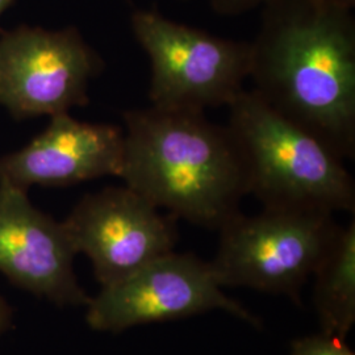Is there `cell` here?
<instances>
[{"instance_id":"1","label":"cell","mask_w":355,"mask_h":355,"mask_svg":"<svg viewBox=\"0 0 355 355\" xmlns=\"http://www.w3.org/2000/svg\"><path fill=\"white\" fill-rule=\"evenodd\" d=\"M253 92L341 158L355 154V20L322 0H267Z\"/></svg>"},{"instance_id":"2","label":"cell","mask_w":355,"mask_h":355,"mask_svg":"<svg viewBox=\"0 0 355 355\" xmlns=\"http://www.w3.org/2000/svg\"><path fill=\"white\" fill-rule=\"evenodd\" d=\"M120 177L157 208L220 229L249 195L241 148L228 127L204 112L149 107L124 114Z\"/></svg>"},{"instance_id":"3","label":"cell","mask_w":355,"mask_h":355,"mask_svg":"<svg viewBox=\"0 0 355 355\" xmlns=\"http://www.w3.org/2000/svg\"><path fill=\"white\" fill-rule=\"evenodd\" d=\"M228 107V128L246 161L249 193L263 208L354 212V180L324 142L253 91H243Z\"/></svg>"},{"instance_id":"4","label":"cell","mask_w":355,"mask_h":355,"mask_svg":"<svg viewBox=\"0 0 355 355\" xmlns=\"http://www.w3.org/2000/svg\"><path fill=\"white\" fill-rule=\"evenodd\" d=\"M337 229L333 215L322 212H239L218 229L220 245L211 263L223 287L286 295L299 304Z\"/></svg>"},{"instance_id":"5","label":"cell","mask_w":355,"mask_h":355,"mask_svg":"<svg viewBox=\"0 0 355 355\" xmlns=\"http://www.w3.org/2000/svg\"><path fill=\"white\" fill-rule=\"evenodd\" d=\"M130 26L150 61L154 107L204 112L229 105L245 91L252 44L209 35L155 10L135 11Z\"/></svg>"},{"instance_id":"6","label":"cell","mask_w":355,"mask_h":355,"mask_svg":"<svg viewBox=\"0 0 355 355\" xmlns=\"http://www.w3.org/2000/svg\"><path fill=\"white\" fill-rule=\"evenodd\" d=\"M102 58L74 26H19L0 36V105L13 119L69 112L89 103Z\"/></svg>"},{"instance_id":"7","label":"cell","mask_w":355,"mask_h":355,"mask_svg":"<svg viewBox=\"0 0 355 355\" xmlns=\"http://www.w3.org/2000/svg\"><path fill=\"white\" fill-rule=\"evenodd\" d=\"M211 262L174 250L102 287L89 299L86 321L96 331L123 330L220 309L255 328L261 321L223 291Z\"/></svg>"},{"instance_id":"8","label":"cell","mask_w":355,"mask_h":355,"mask_svg":"<svg viewBox=\"0 0 355 355\" xmlns=\"http://www.w3.org/2000/svg\"><path fill=\"white\" fill-rule=\"evenodd\" d=\"M175 220L124 186L87 193L62 223L76 253L89 257L96 279L107 287L173 252Z\"/></svg>"},{"instance_id":"9","label":"cell","mask_w":355,"mask_h":355,"mask_svg":"<svg viewBox=\"0 0 355 355\" xmlns=\"http://www.w3.org/2000/svg\"><path fill=\"white\" fill-rule=\"evenodd\" d=\"M76 253L64 223L40 211L28 191L0 180V272L61 306L89 304L74 272Z\"/></svg>"},{"instance_id":"10","label":"cell","mask_w":355,"mask_h":355,"mask_svg":"<svg viewBox=\"0 0 355 355\" xmlns=\"http://www.w3.org/2000/svg\"><path fill=\"white\" fill-rule=\"evenodd\" d=\"M123 154V128L83 123L69 112L54 114L23 149L0 157V180L28 191L120 177Z\"/></svg>"},{"instance_id":"11","label":"cell","mask_w":355,"mask_h":355,"mask_svg":"<svg viewBox=\"0 0 355 355\" xmlns=\"http://www.w3.org/2000/svg\"><path fill=\"white\" fill-rule=\"evenodd\" d=\"M320 333L346 341L355 324V223L338 227L313 274Z\"/></svg>"},{"instance_id":"12","label":"cell","mask_w":355,"mask_h":355,"mask_svg":"<svg viewBox=\"0 0 355 355\" xmlns=\"http://www.w3.org/2000/svg\"><path fill=\"white\" fill-rule=\"evenodd\" d=\"M291 355H355L346 341L318 333L292 343Z\"/></svg>"},{"instance_id":"13","label":"cell","mask_w":355,"mask_h":355,"mask_svg":"<svg viewBox=\"0 0 355 355\" xmlns=\"http://www.w3.org/2000/svg\"><path fill=\"white\" fill-rule=\"evenodd\" d=\"M216 12L224 16H237L263 6L267 0H209Z\"/></svg>"},{"instance_id":"14","label":"cell","mask_w":355,"mask_h":355,"mask_svg":"<svg viewBox=\"0 0 355 355\" xmlns=\"http://www.w3.org/2000/svg\"><path fill=\"white\" fill-rule=\"evenodd\" d=\"M12 308L7 300L0 295V336L11 328L12 324Z\"/></svg>"},{"instance_id":"15","label":"cell","mask_w":355,"mask_h":355,"mask_svg":"<svg viewBox=\"0 0 355 355\" xmlns=\"http://www.w3.org/2000/svg\"><path fill=\"white\" fill-rule=\"evenodd\" d=\"M322 1L343 8V10H349V11H352L355 7V0H322Z\"/></svg>"},{"instance_id":"16","label":"cell","mask_w":355,"mask_h":355,"mask_svg":"<svg viewBox=\"0 0 355 355\" xmlns=\"http://www.w3.org/2000/svg\"><path fill=\"white\" fill-rule=\"evenodd\" d=\"M15 3V0H0V17Z\"/></svg>"}]
</instances>
